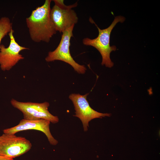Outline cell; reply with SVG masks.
<instances>
[{"instance_id":"9c48e42d","label":"cell","mask_w":160,"mask_h":160,"mask_svg":"<svg viewBox=\"0 0 160 160\" xmlns=\"http://www.w3.org/2000/svg\"><path fill=\"white\" fill-rule=\"evenodd\" d=\"M49 16L57 31L63 33L75 25L78 18L75 12L71 9L60 8L55 5L51 9Z\"/></svg>"},{"instance_id":"7c38bea8","label":"cell","mask_w":160,"mask_h":160,"mask_svg":"<svg viewBox=\"0 0 160 160\" xmlns=\"http://www.w3.org/2000/svg\"><path fill=\"white\" fill-rule=\"evenodd\" d=\"M0 160H14V159L0 156Z\"/></svg>"},{"instance_id":"30bf717a","label":"cell","mask_w":160,"mask_h":160,"mask_svg":"<svg viewBox=\"0 0 160 160\" xmlns=\"http://www.w3.org/2000/svg\"><path fill=\"white\" fill-rule=\"evenodd\" d=\"M12 23L7 17L0 19V45L2 39L12 30Z\"/></svg>"},{"instance_id":"52a82bcc","label":"cell","mask_w":160,"mask_h":160,"mask_svg":"<svg viewBox=\"0 0 160 160\" xmlns=\"http://www.w3.org/2000/svg\"><path fill=\"white\" fill-rule=\"evenodd\" d=\"M12 29L9 33L10 41L9 45L5 47L4 45H0V67L4 71H9L20 60L24 57L20 52L22 50L29 49L20 46L16 41Z\"/></svg>"},{"instance_id":"277c9868","label":"cell","mask_w":160,"mask_h":160,"mask_svg":"<svg viewBox=\"0 0 160 160\" xmlns=\"http://www.w3.org/2000/svg\"><path fill=\"white\" fill-rule=\"evenodd\" d=\"M12 105L23 113V119L32 120L44 119L53 124L59 121L57 116L51 114L48 110L49 106L47 102L43 103L21 102L12 99L10 101Z\"/></svg>"},{"instance_id":"3957f363","label":"cell","mask_w":160,"mask_h":160,"mask_svg":"<svg viewBox=\"0 0 160 160\" xmlns=\"http://www.w3.org/2000/svg\"><path fill=\"white\" fill-rule=\"evenodd\" d=\"M75 25L67 28L62 33L60 42L54 51L49 52L45 58V60L50 62L55 60H60L71 65L77 73H84L87 70L84 65H81L76 63L71 55L70 47L71 39L73 36V31Z\"/></svg>"},{"instance_id":"8992f818","label":"cell","mask_w":160,"mask_h":160,"mask_svg":"<svg viewBox=\"0 0 160 160\" xmlns=\"http://www.w3.org/2000/svg\"><path fill=\"white\" fill-rule=\"evenodd\" d=\"M88 93L82 95L79 94H71L69 98L72 101L75 111L73 116L79 118L81 121L84 131L88 130L89 123L92 120L97 118L109 116L111 114L99 112L91 108L87 100Z\"/></svg>"},{"instance_id":"7a4b0ae2","label":"cell","mask_w":160,"mask_h":160,"mask_svg":"<svg viewBox=\"0 0 160 160\" xmlns=\"http://www.w3.org/2000/svg\"><path fill=\"white\" fill-rule=\"evenodd\" d=\"M125 20V18L122 16L115 17L111 25L107 28L100 29L95 23L92 19L90 17L89 21L94 24L98 29V35L94 39L85 38L82 40L83 44L86 46H92L99 52L102 57L101 65L106 67L111 68L114 65L110 57L111 53L115 51L117 48L115 46H111L110 44V36L111 33L113 28L118 23H123Z\"/></svg>"},{"instance_id":"5b68a950","label":"cell","mask_w":160,"mask_h":160,"mask_svg":"<svg viewBox=\"0 0 160 160\" xmlns=\"http://www.w3.org/2000/svg\"><path fill=\"white\" fill-rule=\"evenodd\" d=\"M32 146L25 137L4 133L0 136V156L14 159L28 152Z\"/></svg>"},{"instance_id":"ba28073f","label":"cell","mask_w":160,"mask_h":160,"mask_svg":"<svg viewBox=\"0 0 160 160\" xmlns=\"http://www.w3.org/2000/svg\"><path fill=\"white\" fill-rule=\"evenodd\" d=\"M50 122L44 119L29 120L23 119L17 125L3 130V133L15 135L19 132L35 130L42 132L46 135L50 144L52 145H56L58 141L52 135L49 129Z\"/></svg>"},{"instance_id":"6da1fadb","label":"cell","mask_w":160,"mask_h":160,"mask_svg":"<svg viewBox=\"0 0 160 160\" xmlns=\"http://www.w3.org/2000/svg\"><path fill=\"white\" fill-rule=\"evenodd\" d=\"M51 0H46L42 6L32 11L26 22L30 37L35 42H49L57 31L50 17Z\"/></svg>"},{"instance_id":"8fae6325","label":"cell","mask_w":160,"mask_h":160,"mask_svg":"<svg viewBox=\"0 0 160 160\" xmlns=\"http://www.w3.org/2000/svg\"><path fill=\"white\" fill-rule=\"evenodd\" d=\"M55 4V5L58 6L59 7L63 9H72L76 7L78 5L77 2L73 4L67 6L65 5L64 3V0H53Z\"/></svg>"}]
</instances>
